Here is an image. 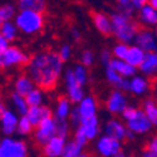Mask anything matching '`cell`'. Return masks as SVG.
Wrapping results in <instances>:
<instances>
[{
	"mask_svg": "<svg viewBox=\"0 0 157 157\" xmlns=\"http://www.w3.org/2000/svg\"><path fill=\"white\" fill-rule=\"evenodd\" d=\"M28 74L33 82L41 90H51L60 78L64 63L57 52L44 50L29 59Z\"/></svg>",
	"mask_w": 157,
	"mask_h": 157,
	"instance_id": "cell-1",
	"label": "cell"
},
{
	"mask_svg": "<svg viewBox=\"0 0 157 157\" xmlns=\"http://www.w3.org/2000/svg\"><path fill=\"white\" fill-rule=\"evenodd\" d=\"M110 20H111L112 34L116 36L119 43H124V44L133 43L135 36L137 31L140 30V28H139V24L132 17L126 16L120 11H117L110 16Z\"/></svg>",
	"mask_w": 157,
	"mask_h": 157,
	"instance_id": "cell-2",
	"label": "cell"
},
{
	"mask_svg": "<svg viewBox=\"0 0 157 157\" xmlns=\"http://www.w3.org/2000/svg\"><path fill=\"white\" fill-rule=\"evenodd\" d=\"M44 15L40 11L23 9L19 10L14 16V24L17 30L26 35H34L40 33L44 28Z\"/></svg>",
	"mask_w": 157,
	"mask_h": 157,
	"instance_id": "cell-3",
	"label": "cell"
},
{
	"mask_svg": "<svg viewBox=\"0 0 157 157\" xmlns=\"http://www.w3.org/2000/svg\"><path fill=\"white\" fill-rule=\"evenodd\" d=\"M122 117L126 121V128L132 133L144 135L151 131L152 122L147 119V116L144 113L142 110L136 109L133 106H127L122 112Z\"/></svg>",
	"mask_w": 157,
	"mask_h": 157,
	"instance_id": "cell-4",
	"label": "cell"
},
{
	"mask_svg": "<svg viewBox=\"0 0 157 157\" xmlns=\"http://www.w3.org/2000/svg\"><path fill=\"white\" fill-rule=\"evenodd\" d=\"M30 56L20 48L9 45L3 52H0V67L13 69L15 66H23L29 63Z\"/></svg>",
	"mask_w": 157,
	"mask_h": 157,
	"instance_id": "cell-5",
	"label": "cell"
},
{
	"mask_svg": "<svg viewBox=\"0 0 157 157\" xmlns=\"http://www.w3.org/2000/svg\"><path fill=\"white\" fill-rule=\"evenodd\" d=\"M0 157H28L26 145L11 137L0 140Z\"/></svg>",
	"mask_w": 157,
	"mask_h": 157,
	"instance_id": "cell-6",
	"label": "cell"
},
{
	"mask_svg": "<svg viewBox=\"0 0 157 157\" xmlns=\"http://www.w3.org/2000/svg\"><path fill=\"white\" fill-rule=\"evenodd\" d=\"M54 136H56V122L52 116L43 120L37 126H35L34 139H35L36 144L43 146Z\"/></svg>",
	"mask_w": 157,
	"mask_h": 157,
	"instance_id": "cell-7",
	"label": "cell"
},
{
	"mask_svg": "<svg viewBox=\"0 0 157 157\" xmlns=\"http://www.w3.org/2000/svg\"><path fill=\"white\" fill-rule=\"evenodd\" d=\"M133 43L136 46H139L145 52H156V49H157L156 33L148 28L140 29L135 36Z\"/></svg>",
	"mask_w": 157,
	"mask_h": 157,
	"instance_id": "cell-8",
	"label": "cell"
},
{
	"mask_svg": "<svg viewBox=\"0 0 157 157\" xmlns=\"http://www.w3.org/2000/svg\"><path fill=\"white\" fill-rule=\"evenodd\" d=\"M65 85H66L67 96H69L67 99H69L70 102L78 104L84 99V96H85L84 89L75 80L74 74H72V69H67L66 72H65Z\"/></svg>",
	"mask_w": 157,
	"mask_h": 157,
	"instance_id": "cell-9",
	"label": "cell"
},
{
	"mask_svg": "<svg viewBox=\"0 0 157 157\" xmlns=\"http://www.w3.org/2000/svg\"><path fill=\"white\" fill-rule=\"evenodd\" d=\"M97 152L102 157H115L121 152V141L112 139L110 136H102L97 141Z\"/></svg>",
	"mask_w": 157,
	"mask_h": 157,
	"instance_id": "cell-10",
	"label": "cell"
},
{
	"mask_svg": "<svg viewBox=\"0 0 157 157\" xmlns=\"http://www.w3.org/2000/svg\"><path fill=\"white\" fill-rule=\"evenodd\" d=\"M106 107L111 113H121L127 107V99L122 91H112L107 99Z\"/></svg>",
	"mask_w": 157,
	"mask_h": 157,
	"instance_id": "cell-11",
	"label": "cell"
},
{
	"mask_svg": "<svg viewBox=\"0 0 157 157\" xmlns=\"http://www.w3.org/2000/svg\"><path fill=\"white\" fill-rule=\"evenodd\" d=\"M26 116V119L30 121V124L33 125V127L37 126L43 120L48 119V117H51L52 116V112L50 110L49 106H45V105H40V106H33V107H29L26 113L24 115Z\"/></svg>",
	"mask_w": 157,
	"mask_h": 157,
	"instance_id": "cell-12",
	"label": "cell"
},
{
	"mask_svg": "<svg viewBox=\"0 0 157 157\" xmlns=\"http://www.w3.org/2000/svg\"><path fill=\"white\" fill-rule=\"evenodd\" d=\"M17 121H19L17 113L14 112L13 110L5 109L4 112L0 115V127H2L3 133L6 136L13 135L16 131Z\"/></svg>",
	"mask_w": 157,
	"mask_h": 157,
	"instance_id": "cell-13",
	"label": "cell"
},
{
	"mask_svg": "<svg viewBox=\"0 0 157 157\" xmlns=\"http://www.w3.org/2000/svg\"><path fill=\"white\" fill-rule=\"evenodd\" d=\"M66 139L60 136H54L51 139L44 144L43 146V152L46 157H61L64 146H65Z\"/></svg>",
	"mask_w": 157,
	"mask_h": 157,
	"instance_id": "cell-14",
	"label": "cell"
},
{
	"mask_svg": "<svg viewBox=\"0 0 157 157\" xmlns=\"http://www.w3.org/2000/svg\"><path fill=\"white\" fill-rule=\"evenodd\" d=\"M78 115H80V119L85 120L89 117H94L96 116L97 112V104L96 100L92 96H84V99L78 102V106L76 107Z\"/></svg>",
	"mask_w": 157,
	"mask_h": 157,
	"instance_id": "cell-15",
	"label": "cell"
},
{
	"mask_svg": "<svg viewBox=\"0 0 157 157\" xmlns=\"http://www.w3.org/2000/svg\"><path fill=\"white\" fill-rule=\"evenodd\" d=\"M77 130L86 137L87 141L94 140L99 133V120H97L96 116L81 120L80 125L77 126Z\"/></svg>",
	"mask_w": 157,
	"mask_h": 157,
	"instance_id": "cell-16",
	"label": "cell"
},
{
	"mask_svg": "<svg viewBox=\"0 0 157 157\" xmlns=\"http://www.w3.org/2000/svg\"><path fill=\"white\" fill-rule=\"evenodd\" d=\"M105 132H106V136H110L112 139L122 141L124 139H126L127 128L121 121L110 120L105 126Z\"/></svg>",
	"mask_w": 157,
	"mask_h": 157,
	"instance_id": "cell-17",
	"label": "cell"
},
{
	"mask_svg": "<svg viewBox=\"0 0 157 157\" xmlns=\"http://www.w3.org/2000/svg\"><path fill=\"white\" fill-rule=\"evenodd\" d=\"M139 20L147 28H153L157 24V9H153L147 3L139 9Z\"/></svg>",
	"mask_w": 157,
	"mask_h": 157,
	"instance_id": "cell-18",
	"label": "cell"
},
{
	"mask_svg": "<svg viewBox=\"0 0 157 157\" xmlns=\"http://www.w3.org/2000/svg\"><path fill=\"white\" fill-rule=\"evenodd\" d=\"M92 21L97 31L101 33L102 35H110L112 34V28H111V20L110 16L101 13V11H96L92 14Z\"/></svg>",
	"mask_w": 157,
	"mask_h": 157,
	"instance_id": "cell-19",
	"label": "cell"
},
{
	"mask_svg": "<svg viewBox=\"0 0 157 157\" xmlns=\"http://www.w3.org/2000/svg\"><path fill=\"white\" fill-rule=\"evenodd\" d=\"M109 67H111L112 70H115L119 75H121L122 77H132L136 74V67L131 66L130 64H127L125 60H119V59H111L110 63L107 64Z\"/></svg>",
	"mask_w": 157,
	"mask_h": 157,
	"instance_id": "cell-20",
	"label": "cell"
},
{
	"mask_svg": "<svg viewBox=\"0 0 157 157\" xmlns=\"http://www.w3.org/2000/svg\"><path fill=\"white\" fill-rule=\"evenodd\" d=\"M137 69H140V71L146 76H150V77L155 76L156 70H157V55H156V52H145L144 60Z\"/></svg>",
	"mask_w": 157,
	"mask_h": 157,
	"instance_id": "cell-21",
	"label": "cell"
},
{
	"mask_svg": "<svg viewBox=\"0 0 157 157\" xmlns=\"http://www.w3.org/2000/svg\"><path fill=\"white\" fill-rule=\"evenodd\" d=\"M150 90V82L144 76H132L131 81H128V91L135 95H144Z\"/></svg>",
	"mask_w": 157,
	"mask_h": 157,
	"instance_id": "cell-22",
	"label": "cell"
},
{
	"mask_svg": "<svg viewBox=\"0 0 157 157\" xmlns=\"http://www.w3.org/2000/svg\"><path fill=\"white\" fill-rule=\"evenodd\" d=\"M14 89H15V92L20 96H26L33 89H35V84L33 82V80L26 76V75H21L19 76L15 82H14Z\"/></svg>",
	"mask_w": 157,
	"mask_h": 157,
	"instance_id": "cell-23",
	"label": "cell"
},
{
	"mask_svg": "<svg viewBox=\"0 0 157 157\" xmlns=\"http://www.w3.org/2000/svg\"><path fill=\"white\" fill-rule=\"evenodd\" d=\"M144 56H145L144 50H141L139 46H136V45H130L128 50H127V55L125 57V61L127 64H130L131 66L137 69L140 66V64L142 63Z\"/></svg>",
	"mask_w": 157,
	"mask_h": 157,
	"instance_id": "cell-24",
	"label": "cell"
},
{
	"mask_svg": "<svg viewBox=\"0 0 157 157\" xmlns=\"http://www.w3.org/2000/svg\"><path fill=\"white\" fill-rule=\"evenodd\" d=\"M106 77L110 84L115 85L116 87H119L120 91H128V80L125 77H122L121 75H119L115 70H112L111 67H106Z\"/></svg>",
	"mask_w": 157,
	"mask_h": 157,
	"instance_id": "cell-25",
	"label": "cell"
},
{
	"mask_svg": "<svg viewBox=\"0 0 157 157\" xmlns=\"http://www.w3.org/2000/svg\"><path fill=\"white\" fill-rule=\"evenodd\" d=\"M70 111H71V106L69 99L60 97L56 104V120H67Z\"/></svg>",
	"mask_w": 157,
	"mask_h": 157,
	"instance_id": "cell-26",
	"label": "cell"
},
{
	"mask_svg": "<svg viewBox=\"0 0 157 157\" xmlns=\"http://www.w3.org/2000/svg\"><path fill=\"white\" fill-rule=\"evenodd\" d=\"M0 35L5 37L9 43L13 41L17 35V28L15 26L14 21H5L0 24Z\"/></svg>",
	"mask_w": 157,
	"mask_h": 157,
	"instance_id": "cell-27",
	"label": "cell"
},
{
	"mask_svg": "<svg viewBox=\"0 0 157 157\" xmlns=\"http://www.w3.org/2000/svg\"><path fill=\"white\" fill-rule=\"evenodd\" d=\"M25 97V101L28 104L29 107H33V106H40L43 104V100H44V95H43V91L41 89H33Z\"/></svg>",
	"mask_w": 157,
	"mask_h": 157,
	"instance_id": "cell-28",
	"label": "cell"
},
{
	"mask_svg": "<svg viewBox=\"0 0 157 157\" xmlns=\"http://www.w3.org/2000/svg\"><path fill=\"white\" fill-rule=\"evenodd\" d=\"M142 111L147 116V119L152 122V125H156V122H157V105L152 99L145 100Z\"/></svg>",
	"mask_w": 157,
	"mask_h": 157,
	"instance_id": "cell-29",
	"label": "cell"
},
{
	"mask_svg": "<svg viewBox=\"0 0 157 157\" xmlns=\"http://www.w3.org/2000/svg\"><path fill=\"white\" fill-rule=\"evenodd\" d=\"M17 8L23 9H29V10H35L43 13L45 9V2H37V0H17Z\"/></svg>",
	"mask_w": 157,
	"mask_h": 157,
	"instance_id": "cell-30",
	"label": "cell"
},
{
	"mask_svg": "<svg viewBox=\"0 0 157 157\" xmlns=\"http://www.w3.org/2000/svg\"><path fill=\"white\" fill-rule=\"evenodd\" d=\"M82 153V146L76 144L75 141L65 142L61 157H78Z\"/></svg>",
	"mask_w": 157,
	"mask_h": 157,
	"instance_id": "cell-31",
	"label": "cell"
},
{
	"mask_svg": "<svg viewBox=\"0 0 157 157\" xmlns=\"http://www.w3.org/2000/svg\"><path fill=\"white\" fill-rule=\"evenodd\" d=\"M11 102H13V106L15 107L16 112L17 113H20L21 116H24L29 109L26 101H25V97L24 96H20V95H17L16 92H14L11 95Z\"/></svg>",
	"mask_w": 157,
	"mask_h": 157,
	"instance_id": "cell-32",
	"label": "cell"
},
{
	"mask_svg": "<svg viewBox=\"0 0 157 157\" xmlns=\"http://www.w3.org/2000/svg\"><path fill=\"white\" fill-rule=\"evenodd\" d=\"M16 14V6L13 4H4L0 6V24L11 21Z\"/></svg>",
	"mask_w": 157,
	"mask_h": 157,
	"instance_id": "cell-33",
	"label": "cell"
},
{
	"mask_svg": "<svg viewBox=\"0 0 157 157\" xmlns=\"http://www.w3.org/2000/svg\"><path fill=\"white\" fill-rule=\"evenodd\" d=\"M72 74H74V77L75 80L77 81L78 85L84 86L87 81V77H89V74H87V70L85 66L82 65H76L74 69H72Z\"/></svg>",
	"mask_w": 157,
	"mask_h": 157,
	"instance_id": "cell-34",
	"label": "cell"
},
{
	"mask_svg": "<svg viewBox=\"0 0 157 157\" xmlns=\"http://www.w3.org/2000/svg\"><path fill=\"white\" fill-rule=\"evenodd\" d=\"M33 125L30 124V121L26 119V116H21L17 121V126H16V131L20 135H28L33 131Z\"/></svg>",
	"mask_w": 157,
	"mask_h": 157,
	"instance_id": "cell-35",
	"label": "cell"
},
{
	"mask_svg": "<svg viewBox=\"0 0 157 157\" xmlns=\"http://www.w3.org/2000/svg\"><path fill=\"white\" fill-rule=\"evenodd\" d=\"M128 44H124V43H117L113 46L112 54L115 56V59H119V60H125V57L127 55V50H128Z\"/></svg>",
	"mask_w": 157,
	"mask_h": 157,
	"instance_id": "cell-36",
	"label": "cell"
},
{
	"mask_svg": "<svg viewBox=\"0 0 157 157\" xmlns=\"http://www.w3.org/2000/svg\"><path fill=\"white\" fill-rule=\"evenodd\" d=\"M56 136H60L66 139V136L69 133V122L66 120H56Z\"/></svg>",
	"mask_w": 157,
	"mask_h": 157,
	"instance_id": "cell-37",
	"label": "cell"
},
{
	"mask_svg": "<svg viewBox=\"0 0 157 157\" xmlns=\"http://www.w3.org/2000/svg\"><path fill=\"white\" fill-rule=\"evenodd\" d=\"M94 60H95V56H94V52H92V51L85 50V51L81 54V65H82V66L90 67V66L94 64Z\"/></svg>",
	"mask_w": 157,
	"mask_h": 157,
	"instance_id": "cell-38",
	"label": "cell"
},
{
	"mask_svg": "<svg viewBox=\"0 0 157 157\" xmlns=\"http://www.w3.org/2000/svg\"><path fill=\"white\" fill-rule=\"evenodd\" d=\"M71 54H72V50H71L70 45H63L60 48V50H59V52H57L59 57L61 59L63 63H65V61L69 60V59L71 57Z\"/></svg>",
	"mask_w": 157,
	"mask_h": 157,
	"instance_id": "cell-39",
	"label": "cell"
},
{
	"mask_svg": "<svg viewBox=\"0 0 157 157\" xmlns=\"http://www.w3.org/2000/svg\"><path fill=\"white\" fill-rule=\"evenodd\" d=\"M69 116H70V121H71L72 125H75V126H78V125H80L81 119H80V115H78L76 107L72 109V110L70 111V115H69Z\"/></svg>",
	"mask_w": 157,
	"mask_h": 157,
	"instance_id": "cell-40",
	"label": "cell"
},
{
	"mask_svg": "<svg viewBox=\"0 0 157 157\" xmlns=\"http://www.w3.org/2000/svg\"><path fill=\"white\" fill-rule=\"evenodd\" d=\"M145 150H147V151H150V152L157 153V140H156V139H151V140L148 141V144L146 145V148H145Z\"/></svg>",
	"mask_w": 157,
	"mask_h": 157,
	"instance_id": "cell-41",
	"label": "cell"
},
{
	"mask_svg": "<svg viewBox=\"0 0 157 157\" xmlns=\"http://www.w3.org/2000/svg\"><path fill=\"white\" fill-rule=\"evenodd\" d=\"M111 52L110 51H107V50H104L102 52H101V55H100V60L105 64V65H107L109 63H110V60H111Z\"/></svg>",
	"mask_w": 157,
	"mask_h": 157,
	"instance_id": "cell-42",
	"label": "cell"
},
{
	"mask_svg": "<svg viewBox=\"0 0 157 157\" xmlns=\"http://www.w3.org/2000/svg\"><path fill=\"white\" fill-rule=\"evenodd\" d=\"M130 3L132 4V6L136 9V10H139L142 5H145L147 3V0H130Z\"/></svg>",
	"mask_w": 157,
	"mask_h": 157,
	"instance_id": "cell-43",
	"label": "cell"
},
{
	"mask_svg": "<svg viewBox=\"0 0 157 157\" xmlns=\"http://www.w3.org/2000/svg\"><path fill=\"white\" fill-rule=\"evenodd\" d=\"M10 44H9V41L6 40L5 37H3L2 35H0V52H3L8 46H9Z\"/></svg>",
	"mask_w": 157,
	"mask_h": 157,
	"instance_id": "cell-44",
	"label": "cell"
},
{
	"mask_svg": "<svg viewBox=\"0 0 157 157\" xmlns=\"http://www.w3.org/2000/svg\"><path fill=\"white\" fill-rule=\"evenodd\" d=\"M71 34H72V36H74V39H75V40H78V39H80V36H81L80 31H78L76 28H72V30H71Z\"/></svg>",
	"mask_w": 157,
	"mask_h": 157,
	"instance_id": "cell-45",
	"label": "cell"
},
{
	"mask_svg": "<svg viewBox=\"0 0 157 157\" xmlns=\"http://www.w3.org/2000/svg\"><path fill=\"white\" fill-rule=\"evenodd\" d=\"M142 157H157V153H155V152H150V151L145 150V152H144V156H142Z\"/></svg>",
	"mask_w": 157,
	"mask_h": 157,
	"instance_id": "cell-46",
	"label": "cell"
},
{
	"mask_svg": "<svg viewBox=\"0 0 157 157\" xmlns=\"http://www.w3.org/2000/svg\"><path fill=\"white\" fill-rule=\"evenodd\" d=\"M147 4L153 9H157V0H147Z\"/></svg>",
	"mask_w": 157,
	"mask_h": 157,
	"instance_id": "cell-47",
	"label": "cell"
},
{
	"mask_svg": "<svg viewBox=\"0 0 157 157\" xmlns=\"http://www.w3.org/2000/svg\"><path fill=\"white\" fill-rule=\"evenodd\" d=\"M117 3H119V5H125V4H128L130 0H116Z\"/></svg>",
	"mask_w": 157,
	"mask_h": 157,
	"instance_id": "cell-48",
	"label": "cell"
},
{
	"mask_svg": "<svg viewBox=\"0 0 157 157\" xmlns=\"http://www.w3.org/2000/svg\"><path fill=\"white\" fill-rule=\"evenodd\" d=\"M4 110H5V106H4V104H3L2 101H0V115L4 112Z\"/></svg>",
	"mask_w": 157,
	"mask_h": 157,
	"instance_id": "cell-49",
	"label": "cell"
},
{
	"mask_svg": "<svg viewBox=\"0 0 157 157\" xmlns=\"http://www.w3.org/2000/svg\"><path fill=\"white\" fill-rule=\"evenodd\" d=\"M115 157H132V156H130V155H126V153H119V155H116Z\"/></svg>",
	"mask_w": 157,
	"mask_h": 157,
	"instance_id": "cell-50",
	"label": "cell"
},
{
	"mask_svg": "<svg viewBox=\"0 0 157 157\" xmlns=\"http://www.w3.org/2000/svg\"><path fill=\"white\" fill-rule=\"evenodd\" d=\"M78 157H89V156H87V155H84V153H81V155L78 156Z\"/></svg>",
	"mask_w": 157,
	"mask_h": 157,
	"instance_id": "cell-51",
	"label": "cell"
},
{
	"mask_svg": "<svg viewBox=\"0 0 157 157\" xmlns=\"http://www.w3.org/2000/svg\"><path fill=\"white\" fill-rule=\"evenodd\" d=\"M37 2H45V0H37Z\"/></svg>",
	"mask_w": 157,
	"mask_h": 157,
	"instance_id": "cell-52",
	"label": "cell"
},
{
	"mask_svg": "<svg viewBox=\"0 0 157 157\" xmlns=\"http://www.w3.org/2000/svg\"><path fill=\"white\" fill-rule=\"evenodd\" d=\"M0 101H2V99H0Z\"/></svg>",
	"mask_w": 157,
	"mask_h": 157,
	"instance_id": "cell-53",
	"label": "cell"
}]
</instances>
